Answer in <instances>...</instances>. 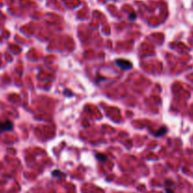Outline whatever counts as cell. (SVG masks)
I'll list each match as a JSON object with an SVG mask.
<instances>
[{
	"label": "cell",
	"instance_id": "3",
	"mask_svg": "<svg viewBox=\"0 0 193 193\" xmlns=\"http://www.w3.org/2000/svg\"><path fill=\"white\" fill-rule=\"evenodd\" d=\"M167 132H168V129L166 128V126H162V127H160L156 132H155L153 134H155V137H161V136L165 135Z\"/></svg>",
	"mask_w": 193,
	"mask_h": 193
},
{
	"label": "cell",
	"instance_id": "2",
	"mask_svg": "<svg viewBox=\"0 0 193 193\" xmlns=\"http://www.w3.org/2000/svg\"><path fill=\"white\" fill-rule=\"evenodd\" d=\"M13 129V124L10 121H0V132L12 131Z\"/></svg>",
	"mask_w": 193,
	"mask_h": 193
},
{
	"label": "cell",
	"instance_id": "6",
	"mask_svg": "<svg viewBox=\"0 0 193 193\" xmlns=\"http://www.w3.org/2000/svg\"><path fill=\"white\" fill-rule=\"evenodd\" d=\"M136 17H137V14H136L135 12H132L129 15V19L130 20H134V19H136Z\"/></svg>",
	"mask_w": 193,
	"mask_h": 193
},
{
	"label": "cell",
	"instance_id": "4",
	"mask_svg": "<svg viewBox=\"0 0 193 193\" xmlns=\"http://www.w3.org/2000/svg\"><path fill=\"white\" fill-rule=\"evenodd\" d=\"M95 157H96V159H97V160H99V161H102V162H105V161L108 160V157H106V155H104V153H96Z\"/></svg>",
	"mask_w": 193,
	"mask_h": 193
},
{
	"label": "cell",
	"instance_id": "1",
	"mask_svg": "<svg viewBox=\"0 0 193 193\" xmlns=\"http://www.w3.org/2000/svg\"><path fill=\"white\" fill-rule=\"evenodd\" d=\"M116 65L120 68V69L123 70V71H127V70H131L132 67H133V64H132L131 61L124 59H118L115 60Z\"/></svg>",
	"mask_w": 193,
	"mask_h": 193
},
{
	"label": "cell",
	"instance_id": "5",
	"mask_svg": "<svg viewBox=\"0 0 193 193\" xmlns=\"http://www.w3.org/2000/svg\"><path fill=\"white\" fill-rule=\"evenodd\" d=\"M52 175H53V177H64V176H65V174H64L62 171H60L59 170H53Z\"/></svg>",
	"mask_w": 193,
	"mask_h": 193
}]
</instances>
